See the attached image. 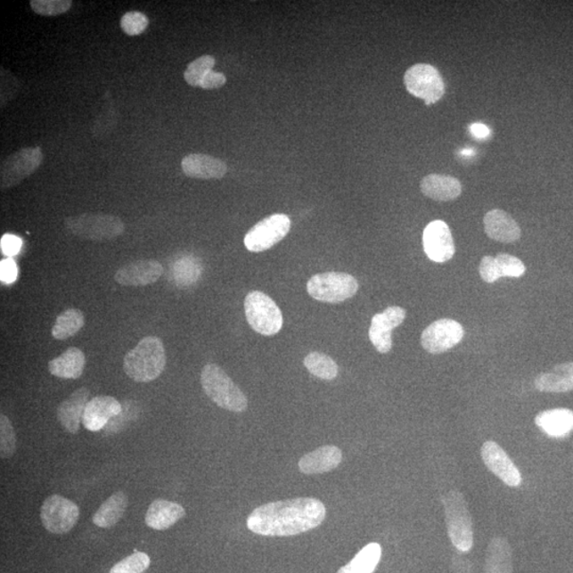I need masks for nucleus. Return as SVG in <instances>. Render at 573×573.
Segmentation results:
<instances>
[{
    "label": "nucleus",
    "mask_w": 573,
    "mask_h": 573,
    "mask_svg": "<svg viewBox=\"0 0 573 573\" xmlns=\"http://www.w3.org/2000/svg\"><path fill=\"white\" fill-rule=\"evenodd\" d=\"M325 517V505L319 499L296 498L258 506L248 517L247 526L263 536H292L319 527Z\"/></svg>",
    "instance_id": "obj_1"
},
{
    "label": "nucleus",
    "mask_w": 573,
    "mask_h": 573,
    "mask_svg": "<svg viewBox=\"0 0 573 573\" xmlns=\"http://www.w3.org/2000/svg\"><path fill=\"white\" fill-rule=\"evenodd\" d=\"M166 350L159 337L142 339L124 358V371L136 382H150L160 376L166 367Z\"/></svg>",
    "instance_id": "obj_2"
},
{
    "label": "nucleus",
    "mask_w": 573,
    "mask_h": 573,
    "mask_svg": "<svg viewBox=\"0 0 573 573\" xmlns=\"http://www.w3.org/2000/svg\"><path fill=\"white\" fill-rule=\"evenodd\" d=\"M201 385L205 394L222 409L241 413L248 408V398L224 369L215 364L203 367Z\"/></svg>",
    "instance_id": "obj_3"
},
{
    "label": "nucleus",
    "mask_w": 573,
    "mask_h": 573,
    "mask_svg": "<svg viewBox=\"0 0 573 573\" xmlns=\"http://www.w3.org/2000/svg\"><path fill=\"white\" fill-rule=\"evenodd\" d=\"M64 225L71 235L91 241H112L126 231L124 221L119 217L102 213L69 217Z\"/></svg>",
    "instance_id": "obj_4"
},
{
    "label": "nucleus",
    "mask_w": 573,
    "mask_h": 573,
    "mask_svg": "<svg viewBox=\"0 0 573 573\" xmlns=\"http://www.w3.org/2000/svg\"><path fill=\"white\" fill-rule=\"evenodd\" d=\"M443 505L450 541L460 553H469L474 544V530H472L469 506L463 495L459 491L445 494Z\"/></svg>",
    "instance_id": "obj_5"
},
{
    "label": "nucleus",
    "mask_w": 573,
    "mask_h": 573,
    "mask_svg": "<svg viewBox=\"0 0 573 573\" xmlns=\"http://www.w3.org/2000/svg\"><path fill=\"white\" fill-rule=\"evenodd\" d=\"M244 310L250 326L264 336H274L282 327V314L278 306L266 294L250 292L244 299Z\"/></svg>",
    "instance_id": "obj_6"
},
{
    "label": "nucleus",
    "mask_w": 573,
    "mask_h": 573,
    "mask_svg": "<svg viewBox=\"0 0 573 573\" xmlns=\"http://www.w3.org/2000/svg\"><path fill=\"white\" fill-rule=\"evenodd\" d=\"M359 283L352 275L341 272H326L310 278L307 291L320 302L341 303L357 293Z\"/></svg>",
    "instance_id": "obj_7"
},
{
    "label": "nucleus",
    "mask_w": 573,
    "mask_h": 573,
    "mask_svg": "<svg viewBox=\"0 0 573 573\" xmlns=\"http://www.w3.org/2000/svg\"><path fill=\"white\" fill-rule=\"evenodd\" d=\"M404 83L414 97L427 105L435 104L445 94V83L439 71L430 64H415L405 71Z\"/></svg>",
    "instance_id": "obj_8"
},
{
    "label": "nucleus",
    "mask_w": 573,
    "mask_h": 573,
    "mask_svg": "<svg viewBox=\"0 0 573 573\" xmlns=\"http://www.w3.org/2000/svg\"><path fill=\"white\" fill-rule=\"evenodd\" d=\"M44 155L41 148H23L3 160L0 167L2 191L19 185L41 166Z\"/></svg>",
    "instance_id": "obj_9"
},
{
    "label": "nucleus",
    "mask_w": 573,
    "mask_h": 573,
    "mask_svg": "<svg viewBox=\"0 0 573 573\" xmlns=\"http://www.w3.org/2000/svg\"><path fill=\"white\" fill-rule=\"evenodd\" d=\"M291 221L283 214L266 217L255 225L244 237V246L250 252L260 253L275 246L291 231Z\"/></svg>",
    "instance_id": "obj_10"
},
{
    "label": "nucleus",
    "mask_w": 573,
    "mask_h": 573,
    "mask_svg": "<svg viewBox=\"0 0 573 573\" xmlns=\"http://www.w3.org/2000/svg\"><path fill=\"white\" fill-rule=\"evenodd\" d=\"M41 521L44 528L53 534L69 533L80 517V510L71 500L52 495L41 506Z\"/></svg>",
    "instance_id": "obj_11"
},
{
    "label": "nucleus",
    "mask_w": 573,
    "mask_h": 573,
    "mask_svg": "<svg viewBox=\"0 0 573 573\" xmlns=\"http://www.w3.org/2000/svg\"><path fill=\"white\" fill-rule=\"evenodd\" d=\"M464 337V328L450 319L433 322L422 333V347L430 354H442L459 344Z\"/></svg>",
    "instance_id": "obj_12"
},
{
    "label": "nucleus",
    "mask_w": 573,
    "mask_h": 573,
    "mask_svg": "<svg viewBox=\"0 0 573 573\" xmlns=\"http://www.w3.org/2000/svg\"><path fill=\"white\" fill-rule=\"evenodd\" d=\"M422 246L424 251L435 263H446L455 253L452 231L446 222L436 220L430 222L422 233Z\"/></svg>",
    "instance_id": "obj_13"
},
{
    "label": "nucleus",
    "mask_w": 573,
    "mask_h": 573,
    "mask_svg": "<svg viewBox=\"0 0 573 573\" xmlns=\"http://www.w3.org/2000/svg\"><path fill=\"white\" fill-rule=\"evenodd\" d=\"M405 310L398 306H391L383 313L372 316L369 336L377 352L387 354L392 349V332L405 319Z\"/></svg>",
    "instance_id": "obj_14"
},
{
    "label": "nucleus",
    "mask_w": 573,
    "mask_h": 573,
    "mask_svg": "<svg viewBox=\"0 0 573 573\" xmlns=\"http://www.w3.org/2000/svg\"><path fill=\"white\" fill-rule=\"evenodd\" d=\"M481 457L487 469L506 486L511 487L520 486L522 481L520 471L496 442L484 443L481 448Z\"/></svg>",
    "instance_id": "obj_15"
},
{
    "label": "nucleus",
    "mask_w": 573,
    "mask_h": 573,
    "mask_svg": "<svg viewBox=\"0 0 573 573\" xmlns=\"http://www.w3.org/2000/svg\"><path fill=\"white\" fill-rule=\"evenodd\" d=\"M164 274V266L158 260L143 259L121 266L115 281L125 287H143L158 282Z\"/></svg>",
    "instance_id": "obj_16"
},
{
    "label": "nucleus",
    "mask_w": 573,
    "mask_h": 573,
    "mask_svg": "<svg viewBox=\"0 0 573 573\" xmlns=\"http://www.w3.org/2000/svg\"><path fill=\"white\" fill-rule=\"evenodd\" d=\"M122 407L119 400L107 395H100L87 403L82 417V424L86 430L97 432L108 422L121 413Z\"/></svg>",
    "instance_id": "obj_17"
},
{
    "label": "nucleus",
    "mask_w": 573,
    "mask_h": 573,
    "mask_svg": "<svg viewBox=\"0 0 573 573\" xmlns=\"http://www.w3.org/2000/svg\"><path fill=\"white\" fill-rule=\"evenodd\" d=\"M184 175L192 179L219 180L225 176L227 166L224 160L208 154L193 153L182 160Z\"/></svg>",
    "instance_id": "obj_18"
},
{
    "label": "nucleus",
    "mask_w": 573,
    "mask_h": 573,
    "mask_svg": "<svg viewBox=\"0 0 573 573\" xmlns=\"http://www.w3.org/2000/svg\"><path fill=\"white\" fill-rule=\"evenodd\" d=\"M484 231L495 241L513 243L520 238L519 224L503 209H492L484 216Z\"/></svg>",
    "instance_id": "obj_19"
},
{
    "label": "nucleus",
    "mask_w": 573,
    "mask_h": 573,
    "mask_svg": "<svg viewBox=\"0 0 573 573\" xmlns=\"http://www.w3.org/2000/svg\"><path fill=\"white\" fill-rule=\"evenodd\" d=\"M90 390L87 388L78 389L68 399L59 405L57 417L60 424L72 435L80 430L83 413L90 400Z\"/></svg>",
    "instance_id": "obj_20"
},
{
    "label": "nucleus",
    "mask_w": 573,
    "mask_h": 573,
    "mask_svg": "<svg viewBox=\"0 0 573 573\" xmlns=\"http://www.w3.org/2000/svg\"><path fill=\"white\" fill-rule=\"evenodd\" d=\"M341 461V449L327 445L305 454L299 462V469L305 475L324 474L337 469Z\"/></svg>",
    "instance_id": "obj_21"
},
{
    "label": "nucleus",
    "mask_w": 573,
    "mask_h": 573,
    "mask_svg": "<svg viewBox=\"0 0 573 573\" xmlns=\"http://www.w3.org/2000/svg\"><path fill=\"white\" fill-rule=\"evenodd\" d=\"M185 515V509L181 504L169 500L157 499L149 505L144 520L147 526L154 530L164 531L175 526Z\"/></svg>",
    "instance_id": "obj_22"
},
{
    "label": "nucleus",
    "mask_w": 573,
    "mask_h": 573,
    "mask_svg": "<svg viewBox=\"0 0 573 573\" xmlns=\"http://www.w3.org/2000/svg\"><path fill=\"white\" fill-rule=\"evenodd\" d=\"M421 191L435 201L447 202L461 196L462 185L454 176L432 174L422 180Z\"/></svg>",
    "instance_id": "obj_23"
},
{
    "label": "nucleus",
    "mask_w": 573,
    "mask_h": 573,
    "mask_svg": "<svg viewBox=\"0 0 573 573\" xmlns=\"http://www.w3.org/2000/svg\"><path fill=\"white\" fill-rule=\"evenodd\" d=\"M86 366V356L78 348H70L59 357L49 361L50 374L63 380H78L83 374Z\"/></svg>",
    "instance_id": "obj_24"
},
{
    "label": "nucleus",
    "mask_w": 573,
    "mask_h": 573,
    "mask_svg": "<svg viewBox=\"0 0 573 573\" xmlns=\"http://www.w3.org/2000/svg\"><path fill=\"white\" fill-rule=\"evenodd\" d=\"M536 388L544 393H565L573 390V363L556 365L536 380Z\"/></svg>",
    "instance_id": "obj_25"
},
{
    "label": "nucleus",
    "mask_w": 573,
    "mask_h": 573,
    "mask_svg": "<svg viewBox=\"0 0 573 573\" xmlns=\"http://www.w3.org/2000/svg\"><path fill=\"white\" fill-rule=\"evenodd\" d=\"M536 424L549 437H565L573 430V413L569 409L544 411L536 417Z\"/></svg>",
    "instance_id": "obj_26"
},
{
    "label": "nucleus",
    "mask_w": 573,
    "mask_h": 573,
    "mask_svg": "<svg viewBox=\"0 0 573 573\" xmlns=\"http://www.w3.org/2000/svg\"><path fill=\"white\" fill-rule=\"evenodd\" d=\"M512 572H513V554L509 542L503 537L493 538L487 547L484 573Z\"/></svg>",
    "instance_id": "obj_27"
},
{
    "label": "nucleus",
    "mask_w": 573,
    "mask_h": 573,
    "mask_svg": "<svg viewBox=\"0 0 573 573\" xmlns=\"http://www.w3.org/2000/svg\"><path fill=\"white\" fill-rule=\"evenodd\" d=\"M127 503H129V500L124 492L113 494L94 514V524L103 528L114 527L124 517Z\"/></svg>",
    "instance_id": "obj_28"
},
{
    "label": "nucleus",
    "mask_w": 573,
    "mask_h": 573,
    "mask_svg": "<svg viewBox=\"0 0 573 573\" xmlns=\"http://www.w3.org/2000/svg\"><path fill=\"white\" fill-rule=\"evenodd\" d=\"M382 550L380 544L371 543L337 573H372L380 564Z\"/></svg>",
    "instance_id": "obj_29"
},
{
    "label": "nucleus",
    "mask_w": 573,
    "mask_h": 573,
    "mask_svg": "<svg viewBox=\"0 0 573 573\" xmlns=\"http://www.w3.org/2000/svg\"><path fill=\"white\" fill-rule=\"evenodd\" d=\"M85 315L79 309H68L57 316L52 330L55 340L63 341L74 337L85 326Z\"/></svg>",
    "instance_id": "obj_30"
},
{
    "label": "nucleus",
    "mask_w": 573,
    "mask_h": 573,
    "mask_svg": "<svg viewBox=\"0 0 573 573\" xmlns=\"http://www.w3.org/2000/svg\"><path fill=\"white\" fill-rule=\"evenodd\" d=\"M202 271L201 261L193 256H185L174 265L172 274L177 287H188L199 280Z\"/></svg>",
    "instance_id": "obj_31"
},
{
    "label": "nucleus",
    "mask_w": 573,
    "mask_h": 573,
    "mask_svg": "<svg viewBox=\"0 0 573 573\" xmlns=\"http://www.w3.org/2000/svg\"><path fill=\"white\" fill-rule=\"evenodd\" d=\"M304 365L311 374L323 381H333L339 374L336 361L322 353H310L304 359Z\"/></svg>",
    "instance_id": "obj_32"
},
{
    "label": "nucleus",
    "mask_w": 573,
    "mask_h": 573,
    "mask_svg": "<svg viewBox=\"0 0 573 573\" xmlns=\"http://www.w3.org/2000/svg\"><path fill=\"white\" fill-rule=\"evenodd\" d=\"M216 60L211 55H202L187 66L184 71V79L192 86H200L204 77L213 70Z\"/></svg>",
    "instance_id": "obj_33"
},
{
    "label": "nucleus",
    "mask_w": 573,
    "mask_h": 573,
    "mask_svg": "<svg viewBox=\"0 0 573 573\" xmlns=\"http://www.w3.org/2000/svg\"><path fill=\"white\" fill-rule=\"evenodd\" d=\"M16 452V435L12 422L7 415H0V455L3 459L12 458Z\"/></svg>",
    "instance_id": "obj_34"
},
{
    "label": "nucleus",
    "mask_w": 573,
    "mask_h": 573,
    "mask_svg": "<svg viewBox=\"0 0 573 573\" xmlns=\"http://www.w3.org/2000/svg\"><path fill=\"white\" fill-rule=\"evenodd\" d=\"M151 564L149 555L143 553H135L119 561L110 573H143Z\"/></svg>",
    "instance_id": "obj_35"
},
{
    "label": "nucleus",
    "mask_w": 573,
    "mask_h": 573,
    "mask_svg": "<svg viewBox=\"0 0 573 573\" xmlns=\"http://www.w3.org/2000/svg\"><path fill=\"white\" fill-rule=\"evenodd\" d=\"M70 0H31L33 12L42 16H57L68 12L71 8Z\"/></svg>",
    "instance_id": "obj_36"
},
{
    "label": "nucleus",
    "mask_w": 573,
    "mask_h": 573,
    "mask_svg": "<svg viewBox=\"0 0 573 573\" xmlns=\"http://www.w3.org/2000/svg\"><path fill=\"white\" fill-rule=\"evenodd\" d=\"M149 23L150 21L147 15L138 12V11H130V12H127L120 20L122 31L130 37L142 35V33L146 31Z\"/></svg>",
    "instance_id": "obj_37"
},
{
    "label": "nucleus",
    "mask_w": 573,
    "mask_h": 573,
    "mask_svg": "<svg viewBox=\"0 0 573 573\" xmlns=\"http://www.w3.org/2000/svg\"><path fill=\"white\" fill-rule=\"evenodd\" d=\"M502 277H520L526 274V266L520 258L510 254H498L495 258Z\"/></svg>",
    "instance_id": "obj_38"
},
{
    "label": "nucleus",
    "mask_w": 573,
    "mask_h": 573,
    "mask_svg": "<svg viewBox=\"0 0 573 573\" xmlns=\"http://www.w3.org/2000/svg\"><path fill=\"white\" fill-rule=\"evenodd\" d=\"M479 274L482 280L493 283L502 278L496 259L492 256H484L479 266Z\"/></svg>",
    "instance_id": "obj_39"
},
{
    "label": "nucleus",
    "mask_w": 573,
    "mask_h": 573,
    "mask_svg": "<svg viewBox=\"0 0 573 573\" xmlns=\"http://www.w3.org/2000/svg\"><path fill=\"white\" fill-rule=\"evenodd\" d=\"M19 275L18 265L12 258L0 261V280L4 283H12Z\"/></svg>",
    "instance_id": "obj_40"
},
{
    "label": "nucleus",
    "mask_w": 573,
    "mask_h": 573,
    "mask_svg": "<svg viewBox=\"0 0 573 573\" xmlns=\"http://www.w3.org/2000/svg\"><path fill=\"white\" fill-rule=\"evenodd\" d=\"M21 246H23L21 239L14 235H10V233L3 236L2 241H0L2 252L5 256H8V258H13V256L18 255Z\"/></svg>",
    "instance_id": "obj_41"
},
{
    "label": "nucleus",
    "mask_w": 573,
    "mask_h": 573,
    "mask_svg": "<svg viewBox=\"0 0 573 573\" xmlns=\"http://www.w3.org/2000/svg\"><path fill=\"white\" fill-rule=\"evenodd\" d=\"M225 83L226 77L224 74L211 70L204 77L200 87L203 88V90H216V88L224 86Z\"/></svg>",
    "instance_id": "obj_42"
},
{
    "label": "nucleus",
    "mask_w": 573,
    "mask_h": 573,
    "mask_svg": "<svg viewBox=\"0 0 573 573\" xmlns=\"http://www.w3.org/2000/svg\"><path fill=\"white\" fill-rule=\"evenodd\" d=\"M470 130L472 135L479 139L487 138L491 135V131L483 124H472Z\"/></svg>",
    "instance_id": "obj_43"
},
{
    "label": "nucleus",
    "mask_w": 573,
    "mask_h": 573,
    "mask_svg": "<svg viewBox=\"0 0 573 573\" xmlns=\"http://www.w3.org/2000/svg\"><path fill=\"white\" fill-rule=\"evenodd\" d=\"M476 152L472 149H467L464 150V151H462V154L466 155V157H471V155H474Z\"/></svg>",
    "instance_id": "obj_44"
}]
</instances>
